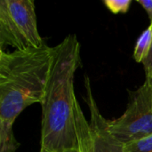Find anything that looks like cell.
<instances>
[{"label":"cell","instance_id":"cell-13","mask_svg":"<svg viewBox=\"0 0 152 152\" xmlns=\"http://www.w3.org/2000/svg\"><path fill=\"white\" fill-rule=\"evenodd\" d=\"M61 152H79L78 151V149H72V150H68V151H64Z\"/></svg>","mask_w":152,"mask_h":152},{"label":"cell","instance_id":"cell-1","mask_svg":"<svg viewBox=\"0 0 152 152\" xmlns=\"http://www.w3.org/2000/svg\"><path fill=\"white\" fill-rule=\"evenodd\" d=\"M53 62L41 102L40 152L77 149L74 77L80 66V44L69 34L54 46Z\"/></svg>","mask_w":152,"mask_h":152},{"label":"cell","instance_id":"cell-10","mask_svg":"<svg viewBox=\"0 0 152 152\" xmlns=\"http://www.w3.org/2000/svg\"><path fill=\"white\" fill-rule=\"evenodd\" d=\"M152 24V23H151ZM143 67H144V70H145V75H146V78H151L152 77V44L150 53L148 54V56L146 57V59L143 61L142 62Z\"/></svg>","mask_w":152,"mask_h":152},{"label":"cell","instance_id":"cell-7","mask_svg":"<svg viewBox=\"0 0 152 152\" xmlns=\"http://www.w3.org/2000/svg\"><path fill=\"white\" fill-rule=\"evenodd\" d=\"M152 44V24L141 34L139 37L134 50V59L136 62L142 63L143 61L148 56Z\"/></svg>","mask_w":152,"mask_h":152},{"label":"cell","instance_id":"cell-3","mask_svg":"<svg viewBox=\"0 0 152 152\" xmlns=\"http://www.w3.org/2000/svg\"><path fill=\"white\" fill-rule=\"evenodd\" d=\"M45 45L37 28L32 0L0 1V46L24 51Z\"/></svg>","mask_w":152,"mask_h":152},{"label":"cell","instance_id":"cell-8","mask_svg":"<svg viewBox=\"0 0 152 152\" xmlns=\"http://www.w3.org/2000/svg\"><path fill=\"white\" fill-rule=\"evenodd\" d=\"M124 152H152V134L124 145Z\"/></svg>","mask_w":152,"mask_h":152},{"label":"cell","instance_id":"cell-9","mask_svg":"<svg viewBox=\"0 0 152 152\" xmlns=\"http://www.w3.org/2000/svg\"><path fill=\"white\" fill-rule=\"evenodd\" d=\"M103 4L112 13L118 14L128 12L132 0H103Z\"/></svg>","mask_w":152,"mask_h":152},{"label":"cell","instance_id":"cell-2","mask_svg":"<svg viewBox=\"0 0 152 152\" xmlns=\"http://www.w3.org/2000/svg\"><path fill=\"white\" fill-rule=\"evenodd\" d=\"M53 47L5 52L0 49V135L13 134V124L28 107L41 103Z\"/></svg>","mask_w":152,"mask_h":152},{"label":"cell","instance_id":"cell-12","mask_svg":"<svg viewBox=\"0 0 152 152\" xmlns=\"http://www.w3.org/2000/svg\"><path fill=\"white\" fill-rule=\"evenodd\" d=\"M145 82L148 84L149 88H150V90H151V95H152V77L151 78H146Z\"/></svg>","mask_w":152,"mask_h":152},{"label":"cell","instance_id":"cell-4","mask_svg":"<svg viewBox=\"0 0 152 152\" xmlns=\"http://www.w3.org/2000/svg\"><path fill=\"white\" fill-rule=\"evenodd\" d=\"M112 134L123 144L152 134V95L146 82L130 92L129 102L124 114L109 122Z\"/></svg>","mask_w":152,"mask_h":152},{"label":"cell","instance_id":"cell-6","mask_svg":"<svg viewBox=\"0 0 152 152\" xmlns=\"http://www.w3.org/2000/svg\"><path fill=\"white\" fill-rule=\"evenodd\" d=\"M74 112H75L78 151L92 152L91 145H90V136H89V122L86 120L77 100H76L75 102Z\"/></svg>","mask_w":152,"mask_h":152},{"label":"cell","instance_id":"cell-11","mask_svg":"<svg viewBox=\"0 0 152 152\" xmlns=\"http://www.w3.org/2000/svg\"><path fill=\"white\" fill-rule=\"evenodd\" d=\"M147 12L150 18L151 23H152V0H138L137 1Z\"/></svg>","mask_w":152,"mask_h":152},{"label":"cell","instance_id":"cell-5","mask_svg":"<svg viewBox=\"0 0 152 152\" xmlns=\"http://www.w3.org/2000/svg\"><path fill=\"white\" fill-rule=\"evenodd\" d=\"M86 92V101L90 111L89 136L92 152H124V145L112 134L110 130V120H107L100 112L94 100L91 82L87 76L85 77Z\"/></svg>","mask_w":152,"mask_h":152}]
</instances>
